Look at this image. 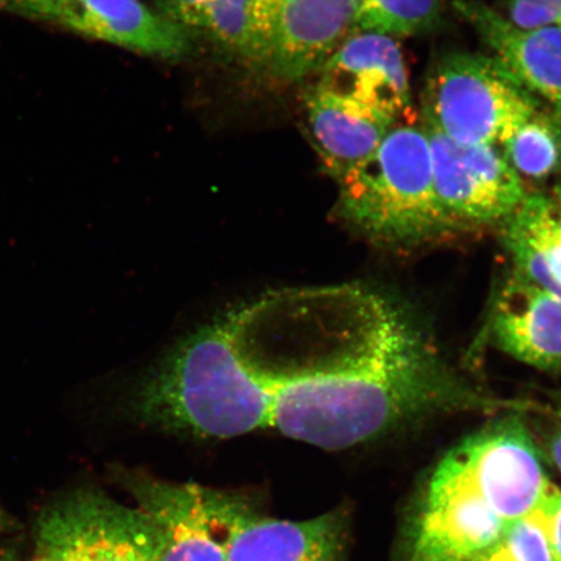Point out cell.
<instances>
[{"label":"cell","instance_id":"cell-1","mask_svg":"<svg viewBox=\"0 0 561 561\" xmlns=\"http://www.w3.org/2000/svg\"><path fill=\"white\" fill-rule=\"evenodd\" d=\"M229 350L263 431L328 451L434 416L533 410L456 374L415 313L366 284L265 293L238 307Z\"/></svg>","mask_w":561,"mask_h":561},{"label":"cell","instance_id":"cell-2","mask_svg":"<svg viewBox=\"0 0 561 561\" xmlns=\"http://www.w3.org/2000/svg\"><path fill=\"white\" fill-rule=\"evenodd\" d=\"M339 184L336 214L374 243L416 248L461 229L439 205L430 140L415 125L394 126Z\"/></svg>","mask_w":561,"mask_h":561},{"label":"cell","instance_id":"cell-3","mask_svg":"<svg viewBox=\"0 0 561 561\" xmlns=\"http://www.w3.org/2000/svg\"><path fill=\"white\" fill-rule=\"evenodd\" d=\"M118 479L149 524L156 561H228L238 533L262 515L254 497L241 491L140 471H123Z\"/></svg>","mask_w":561,"mask_h":561},{"label":"cell","instance_id":"cell-4","mask_svg":"<svg viewBox=\"0 0 561 561\" xmlns=\"http://www.w3.org/2000/svg\"><path fill=\"white\" fill-rule=\"evenodd\" d=\"M538 110L539 98L493 56L450 53L427 80L423 117L456 142L497 147Z\"/></svg>","mask_w":561,"mask_h":561},{"label":"cell","instance_id":"cell-5","mask_svg":"<svg viewBox=\"0 0 561 561\" xmlns=\"http://www.w3.org/2000/svg\"><path fill=\"white\" fill-rule=\"evenodd\" d=\"M520 416L504 413L438 462L507 524L537 510L552 485Z\"/></svg>","mask_w":561,"mask_h":561},{"label":"cell","instance_id":"cell-6","mask_svg":"<svg viewBox=\"0 0 561 561\" xmlns=\"http://www.w3.org/2000/svg\"><path fill=\"white\" fill-rule=\"evenodd\" d=\"M35 541L45 561H156L142 514L94 489L75 491L46 510Z\"/></svg>","mask_w":561,"mask_h":561},{"label":"cell","instance_id":"cell-7","mask_svg":"<svg viewBox=\"0 0 561 561\" xmlns=\"http://www.w3.org/2000/svg\"><path fill=\"white\" fill-rule=\"evenodd\" d=\"M434 191L461 229L501 224L528 195L524 181L495 146L466 145L424 124Z\"/></svg>","mask_w":561,"mask_h":561},{"label":"cell","instance_id":"cell-8","mask_svg":"<svg viewBox=\"0 0 561 561\" xmlns=\"http://www.w3.org/2000/svg\"><path fill=\"white\" fill-rule=\"evenodd\" d=\"M506 525L480 496L437 466L413 526L410 561H482L501 545Z\"/></svg>","mask_w":561,"mask_h":561},{"label":"cell","instance_id":"cell-9","mask_svg":"<svg viewBox=\"0 0 561 561\" xmlns=\"http://www.w3.org/2000/svg\"><path fill=\"white\" fill-rule=\"evenodd\" d=\"M318 72L319 88L364 105L396 125H415L409 70L401 46L390 35L351 32Z\"/></svg>","mask_w":561,"mask_h":561},{"label":"cell","instance_id":"cell-10","mask_svg":"<svg viewBox=\"0 0 561 561\" xmlns=\"http://www.w3.org/2000/svg\"><path fill=\"white\" fill-rule=\"evenodd\" d=\"M456 12L479 34L493 58L561 121V30H523L481 0H455Z\"/></svg>","mask_w":561,"mask_h":561},{"label":"cell","instance_id":"cell-11","mask_svg":"<svg viewBox=\"0 0 561 561\" xmlns=\"http://www.w3.org/2000/svg\"><path fill=\"white\" fill-rule=\"evenodd\" d=\"M54 23L83 37L161 59H180L191 48L184 26L140 0H68Z\"/></svg>","mask_w":561,"mask_h":561},{"label":"cell","instance_id":"cell-12","mask_svg":"<svg viewBox=\"0 0 561 561\" xmlns=\"http://www.w3.org/2000/svg\"><path fill=\"white\" fill-rule=\"evenodd\" d=\"M495 346L541 370L561 367V304L515 271L490 316Z\"/></svg>","mask_w":561,"mask_h":561},{"label":"cell","instance_id":"cell-13","mask_svg":"<svg viewBox=\"0 0 561 561\" xmlns=\"http://www.w3.org/2000/svg\"><path fill=\"white\" fill-rule=\"evenodd\" d=\"M355 19L356 0H283L268 66L289 81L318 72Z\"/></svg>","mask_w":561,"mask_h":561},{"label":"cell","instance_id":"cell-14","mask_svg":"<svg viewBox=\"0 0 561 561\" xmlns=\"http://www.w3.org/2000/svg\"><path fill=\"white\" fill-rule=\"evenodd\" d=\"M306 104L314 145L336 181L366 161L396 126L388 117L319 87Z\"/></svg>","mask_w":561,"mask_h":561},{"label":"cell","instance_id":"cell-15","mask_svg":"<svg viewBox=\"0 0 561 561\" xmlns=\"http://www.w3.org/2000/svg\"><path fill=\"white\" fill-rule=\"evenodd\" d=\"M345 531L340 512L305 522L261 515L238 533L228 561H343Z\"/></svg>","mask_w":561,"mask_h":561},{"label":"cell","instance_id":"cell-16","mask_svg":"<svg viewBox=\"0 0 561 561\" xmlns=\"http://www.w3.org/2000/svg\"><path fill=\"white\" fill-rule=\"evenodd\" d=\"M514 271L561 304V205L542 193L525 196L501 224Z\"/></svg>","mask_w":561,"mask_h":561},{"label":"cell","instance_id":"cell-17","mask_svg":"<svg viewBox=\"0 0 561 561\" xmlns=\"http://www.w3.org/2000/svg\"><path fill=\"white\" fill-rule=\"evenodd\" d=\"M283 0H207L205 26L219 44L254 65H270Z\"/></svg>","mask_w":561,"mask_h":561},{"label":"cell","instance_id":"cell-18","mask_svg":"<svg viewBox=\"0 0 561 561\" xmlns=\"http://www.w3.org/2000/svg\"><path fill=\"white\" fill-rule=\"evenodd\" d=\"M501 147L522 179L542 181L561 173V121L551 110H538Z\"/></svg>","mask_w":561,"mask_h":561},{"label":"cell","instance_id":"cell-19","mask_svg":"<svg viewBox=\"0 0 561 561\" xmlns=\"http://www.w3.org/2000/svg\"><path fill=\"white\" fill-rule=\"evenodd\" d=\"M445 0H356L354 31L415 37L440 24Z\"/></svg>","mask_w":561,"mask_h":561},{"label":"cell","instance_id":"cell-20","mask_svg":"<svg viewBox=\"0 0 561 561\" xmlns=\"http://www.w3.org/2000/svg\"><path fill=\"white\" fill-rule=\"evenodd\" d=\"M500 546L514 561H556L537 510L508 523Z\"/></svg>","mask_w":561,"mask_h":561},{"label":"cell","instance_id":"cell-21","mask_svg":"<svg viewBox=\"0 0 561 561\" xmlns=\"http://www.w3.org/2000/svg\"><path fill=\"white\" fill-rule=\"evenodd\" d=\"M504 18L523 30L545 26L561 30V0H507Z\"/></svg>","mask_w":561,"mask_h":561},{"label":"cell","instance_id":"cell-22","mask_svg":"<svg viewBox=\"0 0 561 561\" xmlns=\"http://www.w3.org/2000/svg\"><path fill=\"white\" fill-rule=\"evenodd\" d=\"M537 511L541 516L553 558L561 561V491L556 485H551L547 491Z\"/></svg>","mask_w":561,"mask_h":561},{"label":"cell","instance_id":"cell-23","mask_svg":"<svg viewBox=\"0 0 561 561\" xmlns=\"http://www.w3.org/2000/svg\"><path fill=\"white\" fill-rule=\"evenodd\" d=\"M161 13L185 30H203L207 0H158Z\"/></svg>","mask_w":561,"mask_h":561},{"label":"cell","instance_id":"cell-24","mask_svg":"<svg viewBox=\"0 0 561 561\" xmlns=\"http://www.w3.org/2000/svg\"><path fill=\"white\" fill-rule=\"evenodd\" d=\"M67 2L68 0H0V10L54 23L55 18Z\"/></svg>","mask_w":561,"mask_h":561},{"label":"cell","instance_id":"cell-25","mask_svg":"<svg viewBox=\"0 0 561 561\" xmlns=\"http://www.w3.org/2000/svg\"><path fill=\"white\" fill-rule=\"evenodd\" d=\"M550 454L553 461L561 472V427L560 430L553 434L550 440Z\"/></svg>","mask_w":561,"mask_h":561},{"label":"cell","instance_id":"cell-26","mask_svg":"<svg viewBox=\"0 0 561 561\" xmlns=\"http://www.w3.org/2000/svg\"><path fill=\"white\" fill-rule=\"evenodd\" d=\"M482 561H514L510 558L508 553L502 549L501 546H497L496 549L490 553L486 559Z\"/></svg>","mask_w":561,"mask_h":561},{"label":"cell","instance_id":"cell-27","mask_svg":"<svg viewBox=\"0 0 561 561\" xmlns=\"http://www.w3.org/2000/svg\"><path fill=\"white\" fill-rule=\"evenodd\" d=\"M553 198H556L561 205V181L556 186V191H553Z\"/></svg>","mask_w":561,"mask_h":561},{"label":"cell","instance_id":"cell-28","mask_svg":"<svg viewBox=\"0 0 561 561\" xmlns=\"http://www.w3.org/2000/svg\"><path fill=\"white\" fill-rule=\"evenodd\" d=\"M557 416L561 419V394L557 399Z\"/></svg>","mask_w":561,"mask_h":561},{"label":"cell","instance_id":"cell-29","mask_svg":"<svg viewBox=\"0 0 561 561\" xmlns=\"http://www.w3.org/2000/svg\"><path fill=\"white\" fill-rule=\"evenodd\" d=\"M3 525H4V518H3V515H2V511H0V530H2Z\"/></svg>","mask_w":561,"mask_h":561},{"label":"cell","instance_id":"cell-30","mask_svg":"<svg viewBox=\"0 0 561 561\" xmlns=\"http://www.w3.org/2000/svg\"><path fill=\"white\" fill-rule=\"evenodd\" d=\"M0 561H15L11 557L0 558Z\"/></svg>","mask_w":561,"mask_h":561},{"label":"cell","instance_id":"cell-31","mask_svg":"<svg viewBox=\"0 0 561 561\" xmlns=\"http://www.w3.org/2000/svg\"><path fill=\"white\" fill-rule=\"evenodd\" d=\"M33 561H45V560H44V559H42V558H39V557H37V558H35Z\"/></svg>","mask_w":561,"mask_h":561}]
</instances>
